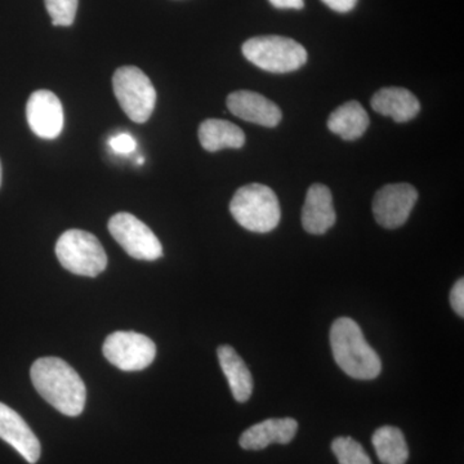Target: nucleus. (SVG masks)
<instances>
[{
	"mask_svg": "<svg viewBox=\"0 0 464 464\" xmlns=\"http://www.w3.org/2000/svg\"><path fill=\"white\" fill-rule=\"evenodd\" d=\"M35 390L48 404L67 417L83 413L87 389L74 368L58 357H42L30 371Z\"/></svg>",
	"mask_w": 464,
	"mask_h": 464,
	"instance_id": "nucleus-1",
	"label": "nucleus"
},
{
	"mask_svg": "<svg viewBox=\"0 0 464 464\" xmlns=\"http://www.w3.org/2000/svg\"><path fill=\"white\" fill-rule=\"evenodd\" d=\"M331 346L335 362L351 378L372 381L381 374L380 356L369 346L355 320L340 317L333 323Z\"/></svg>",
	"mask_w": 464,
	"mask_h": 464,
	"instance_id": "nucleus-2",
	"label": "nucleus"
},
{
	"mask_svg": "<svg viewBox=\"0 0 464 464\" xmlns=\"http://www.w3.org/2000/svg\"><path fill=\"white\" fill-rule=\"evenodd\" d=\"M230 212L241 227L258 234L275 230L282 218L276 194L261 183H249L235 192Z\"/></svg>",
	"mask_w": 464,
	"mask_h": 464,
	"instance_id": "nucleus-3",
	"label": "nucleus"
},
{
	"mask_svg": "<svg viewBox=\"0 0 464 464\" xmlns=\"http://www.w3.org/2000/svg\"><path fill=\"white\" fill-rule=\"evenodd\" d=\"M241 51L253 65L274 74L295 72L307 63L304 45L285 36H256L244 43Z\"/></svg>",
	"mask_w": 464,
	"mask_h": 464,
	"instance_id": "nucleus-4",
	"label": "nucleus"
},
{
	"mask_svg": "<svg viewBox=\"0 0 464 464\" xmlns=\"http://www.w3.org/2000/svg\"><path fill=\"white\" fill-rule=\"evenodd\" d=\"M58 261L70 273L96 277L108 267V256L102 244L91 232L67 230L56 244Z\"/></svg>",
	"mask_w": 464,
	"mask_h": 464,
	"instance_id": "nucleus-5",
	"label": "nucleus"
},
{
	"mask_svg": "<svg viewBox=\"0 0 464 464\" xmlns=\"http://www.w3.org/2000/svg\"><path fill=\"white\" fill-rule=\"evenodd\" d=\"M119 105L134 123H146L157 105V91L149 76L136 66H123L112 76Z\"/></svg>",
	"mask_w": 464,
	"mask_h": 464,
	"instance_id": "nucleus-6",
	"label": "nucleus"
},
{
	"mask_svg": "<svg viewBox=\"0 0 464 464\" xmlns=\"http://www.w3.org/2000/svg\"><path fill=\"white\" fill-rule=\"evenodd\" d=\"M106 360L123 372H140L152 364L157 346L146 335L136 332H115L102 346Z\"/></svg>",
	"mask_w": 464,
	"mask_h": 464,
	"instance_id": "nucleus-7",
	"label": "nucleus"
},
{
	"mask_svg": "<svg viewBox=\"0 0 464 464\" xmlns=\"http://www.w3.org/2000/svg\"><path fill=\"white\" fill-rule=\"evenodd\" d=\"M109 231L116 243L134 259L157 261L163 256V246L157 235L130 213L112 216Z\"/></svg>",
	"mask_w": 464,
	"mask_h": 464,
	"instance_id": "nucleus-8",
	"label": "nucleus"
},
{
	"mask_svg": "<svg viewBox=\"0 0 464 464\" xmlns=\"http://www.w3.org/2000/svg\"><path fill=\"white\" fill-rule=\"evenodd\" d=\"M418 191L411 183H390L375 194L373 215L375 221L384 228L401 227L408 221L417 203Z\"/></svg>",
	"mask_w": 464,
	"mask_h": 464,
	"instance_id": "nucleus-9",
	"label": "nucleus"
},
{
	"mask_svg": "<svg viewBox=\"0 0 464 464\" xmlns=\"http://www.w3.org/2000/svg\"><path fill=\"white\" fill-rule=\"evenodd\" d=\"M26 118L33 132L41 139L54 140L63 132V103L53 92H34L27 101Z\"/></svg>",
	"mask_w": 464,
	"mask_h": 464,
	"instance_id": "nucleus-10",
	"label": "nucleus"
},
{
	"mask_svg": "<svg viewBox=\"0 0 464 464\" xmlns=\"http://www.w3.org/2000/svg\"><path fill=\"white\" fill-rule=\"evenodd\" d=\"M230 112L249 123L274 128L282 121V110L257 92L237 91L227 97Z\"/></svg>",
	"mask_w": 464,
	"mask_h": 464,
	"instance_id": "nucleus-11",
	"label": "nucleus"
},
{
	"mask_svg": "<svg viewBox=\"0 0 464 464\" xmlns=\"http://www.w3.org/2000/svg\"><path fill=\"white\" fill-rule=\"evenodd\" d=\"M0 439L16 449L30 464H35L41 458V442L35 433L20 414L3 402H0Z\"/></svg>",
	"mask_w": 464,
	"mask_h": 464,
	"instance_id": "nucleus-12",
	"label": "nucleus"
},
{
	"mask_svg": "<svg viewBox=\"0 0 464 464\" xmlns=\"http://www.w3.org/2000/svg\"><path fill=\"white\" fill-rule=\"evenodd\" d=\"M335 221L331 190L322 183H314L308 188L302 209V226L308 234L323 235L331 230Z\"/></svg>",
	"mask_w": 464,
	"mask_h": 464,
	"instance_id": "nucleus-13",
	"label": "nucleus"
},
{
	"mask_svg": "<svg viewBox=\"0 0 464 464\" xmlns=\"http://www.w3.org/2000/svg\"><path fill=\"white\" fill-rule=\"evenodd\" d=\"M297 430V420L293 418H271L243 432L240 447L246 450H262L271 444H289Z\"/></svg>",
	"mask_w": 464,
	"mask_h": 464,
	"instance_id": "nucleus-14",
	"label": "nucleus"
},
{
	"mask_svg": "<svg viewBox=\"0 0 464 464\" xmlns=\"http://www.w3.org/2000/svg\"><path fill=\"white\" fill-rule=\"evenodd\" d=\"M372 109L383 116H390L396 123H406L418 115L420 103L411 91L400 87H387L375 92L371 101Z\"/></svg>",
	"mask_w": 464,
	"mask_h": 464,
	"instance_id": "nucleus-15",
	"label": "nucleus"
},
{
	"mask_svg": "<svg viewBox=\"0 0 464 464\" xmlns=\"http://www.w3.org/2000/svg\"><path fill=\"white\" fill-rule=\"evenodd\" d=\"M217 353H218L222 372L227 378L232 396L237 402L248 401L250 396H252L253 387H255L248 366L237 355V351L231 346H227V344L218 347Z\"/></svg>",
	"mask_w": 464,
	"mask_h": 464,
	"instance_id": "nucleus-16",
	"label": "nucleus"
},
{
	"mask_svg": "<svg viewBox=\"0 0 464 464\" xmlns=\"http://www.w3.org/2000/svg\"><path fill=\"white\" fill-rule=\"evenodd\" d=\"M368 112L357 101H348L334 110L328 119V128L344 141H355L369 127Z\"/></svg>",
	"mask_w": 464,
	"mask_h": 464,
	"instance_id": "nucleus-17",
	"label": "nucleus"
},
{
	"mask_svg": "<svg viewBox=\"0 0 464 464\" xmlns=\"http://www.w3.org/2000/svg\"><path fill=\"white\" fill-rule=\"evenodd\" d=\"M199 141L209 152L224 149H240L246 143V134L231 121L207 119L199 127Z\"/></svg>",
	"mask_w": 464,
	"mask_h": 464,
	"instance_id": "nucleus-18",
	"label": "nucleus"
},
{
	"mask_svg": "<svg viewBox=\"0 0 464 464\" xmlns=\"http://www.w3.org/2000/svg\"><path fill=\"white\" fill-rule=\"evenodd\" d=\"M375 453L382 464H405L409 459V448L404 433L398 427L383 426L372 438Z\"/></svg>",
	"mask_w": 464,
	"mask_h": 464,
	"instance_id": "nucleus-19",
	"label": "nucleus"
},
{
	"mask_svg": "<svg viewBox=\"0 0 464 464\" xmlns=\"http://www.w3.org/2000/svg\"><path fill=\"white\" fill-rule=\"evenodd\" d=\"M332 450L340 464H373L362 445L348 436L333 440Z\"/></svg>",
	"mask_w": 464,
	"mask_h": 464,
	"instance_id": "nucleus-20",
	"label": "nucleus"
},
{
	"mask_svg": "<svg viewBox=\"0 0 464 464\" xmlns=\"http://www.w3.org/2000/svg\"><path fill=\"white\" fill-rule=\"evenodd\" d=\"M53 26H72L74 24L79 0H44Z\"/></svg>",
	"mask_w": 464,
	"mask_h": 464,
	"instance_id": "nucleus-21",
	"label": "nucleus"
},
{
	"mask_svg": "<svg viewBox=\"0 0 464 464\" xmlns=\"http://www.w3.org/2000/svg\"><path fill=\"white\" fill-rule=\"evenodd\" d=\"M109 145L116 154L121 155L132 154L134 150L137 149L136 140L128 133L115 134L109 140Z\"/></svg>",
	"mask_w": 464,
	"mask_h": 464,
	"instance_id": "nucleus-22",
	"label": "nucleus"
},
{
	"mask_svg": "<svg viewBox=\"0 0 464 464\" xmlns=\"http://www.w3.org/2000/svg\"><path fill=\"white\" fill-rule=\"evenodd\" d=\"M450 304L460 317L464 316V280L459 279L454 284L450 293Z\"/></svg>",
	"mask_w": 464,
	"mask_h": 464,
	"instance_id": "nucleus-23",
	"label": "nucleus"
},
{
	"mask_svg": "<svg viewBox=\"0 0 464 464\" xmlns=\"http://www.w3.org/2000/svg\"><path fill=\"white\" fill-rule=\"evenodd\" d=\"M322 2L333 11L347 14V12L353 11L356 7L359 0H322Z\"/></svg>",
	"mask_w": 464,
	"mask_h": 464,
	"instance_id": "nucleus-24",
	"label": "nucleus"
},
{
	"mask_svg": "<svg viewBox=\"0 0 464 464\" xmlns=\"http://www.w3.org/2000/svg\"><path fill=\"white\" fill-rule=\"evenodd\" d=\"M275 8L279 9H302L304 7V0H268Z\"/></svg>",
	"mask_w": 464,
	"mask_h": 464,
	"instance_id": "nucleus-25",
	"label": "nucleus"
},
{
	"mask_svg": "<svg viewBox=\"0 0 464 464\" xmlns=\"http://www.w3.org/2000/svg\"><path fill=\"white\" fill-rule=\"evenodd\" d=\"M143 161H145V159H143L142 157L137 159V164H139V166H142Z\"/></svg>",
	"mask_w": 464,
	"mask_h": 464,
	"instance_id": "nucleus-26",
	"label": "nucleus"
},
{
	"mask_svg": "<svg viewBox=\"0 0 464 464\" xmlns=\"http://www.w3.org/2000/svg\"><path fill=\"white\" fill-rule=\"evenodd\" d=\"M0 185H2V163H0Z\"/></svg>",
	"mask_w": 464,
	"mask_h": 464,
	"instance_id": "nucleus-27",
	"label": "nucleus"
}]
</instances>
